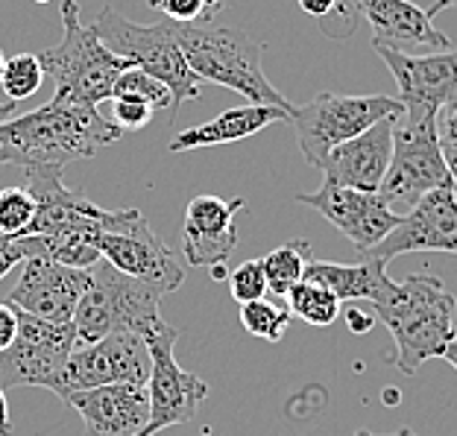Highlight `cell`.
<instances>
[{
	"label": "cell",
	"instance_id": "25",
	"mask_svg": "<svg viewBox=\"0 0 457 436\" xmlns=\"http://www.w3.org/2000/svg\"><path fill=\"white\" fill-rule=\"evenodd\" d=\"M241 325L258 340L278 342L290 328V310L278 308L270 299H255V302L241 305Z\"/></svg>",
	"mask_w": 457,
	"mask_h": 436
},
{
	"label": "cell",
	"instance_id": "18",
	"mask_svg": "<svg viewBox=\"0 0 457 436\" xmlns=\"http://www.w3.org/2000/svg\"><path fill=\"white\" fill-rule=\"evenodd\" d=\"M399 118H384L355 138L337 144L323 161V182L355 191H378L393 155V129Z\"/></svg>",
	"mask_w": 457,
	"mask_h": 436
},
{
	"label": "cell",
	"instance_id": "12",
	"mask_svg": "<svg viewBox=\"0 0 457 436\" xmlns=\"http://www.w3.org/2000/svg\"><path fill=\"white\" fill-rule=\"evenodd\" d=\"M384 65L399 86V103L404 120L437 118L443 106L457 100V50H434L413 56L402 50L376 47Z\"/></svg>",
	"mask_w": 457,
	"mask_h": 436
},
{
	"label": "cell",
	"instance_id": "27",
	"mask_svg": "<svg viewBox=\"0 0 457 436\" xmlns=\"http://www.w3.org/2000/svg\"><path fill=\"white\" fill-rule=\"evenodd\" d=\"M41 79H45V70H41V62L36 53H18L12 59H6L4 74H0V86H4L9 100H27L33 97L41 88Z\"/></svg>",
	"mask_w": 457,
	"mask_h": 436
},
{
	"label": "cell",
	"instance_id": "22",
	"mask_svg": "<svg viewBox=\"0 0 457 436\" xmlns=\"http://www.w3.org/2000/svg\"><path fill=\"white\" fill-rule=\"evenodd\" d=\"M305 278L328 287L340 302H358L367 299L372 302L381 287L387 284V264L381 261H361L358 264H335V261H314L311 258L305 267Z\"/></svg>",
	"mask_w": 457,
	"mask_h": 436
},
{
	"label": "cell",
	"instance_id": "4",
	"mask_svg": "<svg viewBox=\"0 0 457 436\" xmlns=\"http://www.w3.org/2000/svg\"><path fill=\"white\" fill-rule=\"evenodd\" d=\"M65 38L56 47L38 53L41 70L56 82L54 100L79 103V106H100L112 100L114 79L132 68L127 59L114 56L97 38L91 27H82L77 0H62L59 6Z\"/></svg>",
	"mask_w": 457,
	"mask_h": 436
},
{
	"label": "cell",
	"instance_id": "45",
	"mask_svg": "<svg viewBox=\"0 0 457 436\" xmlns=\"http://www.w3.org/2000/svg\"><path fill=\"white\" fill-rule=\"evenodd\" d=\"M200 436H214V433H212V431H203Z\"/></svg>",
	"mask_w": 457,
	"mask_h": 436
},
{
	"label": "cell",
	"instance_id": "14",
	"mask_svg": "<svg viewBox=\"0 0 457 436\" xmlns=\"http://www.w3.org/2000/svg\"><path fill=\"white\" fill-rule=\"evenodd\" d=\"M91 282V269L59 264L54 258H24L18 284L9 290L6 302L21 314L47 323H74L77 305Z\"/></svg>",
	"mask_w": 457,
	"mask_h": 436
},
{
	"label": "cell",
	"instance_id": "7",
	"mask_svg": "<svg viewBox=\"0 0 457 436\" xmlns=\"http://www.w3.org/2000/svg\"><path fill=\"white\" fill-rule=\"evenodd\" d=\"M404 106L399 100L384 95H331L323 91L305 106H294L290 111V123L296 129L299 150H303L305 161L311 168H323L326 155L337 147V144L355 138L363 129L384 118H402Z\"/></svg>",
	"mask_w": 457,
	"mask_h": 436
},
{
	"label": "cell",
	"instance_id": "17",
	"mask_svg": "<svg viewBox=\"0 0 457 436\" xmlns=\"http://www.w3.org/2000/svg\"><path fill=\"white\" fill-rule=\"evenodd\" d=\"M246 209L244 196L220 200L214 193L194 196L185 209L182 252L191 267H217L232 258L237 246L235 217Z\"/></svg>",
	"mask_w": 457,
	"mask_h": 436
},
{
	"label": "cell",
	"instance_id": "37",
	"mask_svg": "<svg viewBox=\"0 0 457 436\" xmlns=\"http://www.w3.org/2000/svg\"><path fill=\"white\" fill-rule=\"evenodd\" d=\"M0 436H12V416H9L6 390H0Z\"/></svg>",
	"mask_w": 457,
	"mask_h": 436
},
{
	"label": "cell",
	"instance_id": "43",
	"mask_svg": "<svg viewBox=\"0 0 457 436\" xmlns=\"http://www.w3.org/2000/svg\"><path fill=\"white\" fill-rule=\"evenodd\" d=\"M209 269H212V278H214V282H223V278H228L226 264H217V267H209Z\"/></svg>",
	"mask_w": 457,
	"mask_h": 436
},
{
	"label": "cell",
	"instance_id": "24",
	"mask_svg": "<svg viewBox=\"0 0 457 436\" xmlns=\"http://www.w3.org/2000/svg\"><path fill=\"white\" fill-rule=\"evenodd\" d=\"M285 299L290 317H299L308 325L326 328L340 317V299L328 287L311 282V278H303L299 284L290 287Z\"/></svg>",
	"mask_w": 457,
	"mask_h": 436
},
{
	"label": "cell",
	"instance_id": "46",
	"mask_svg": "<svg viewBox=\"0 0 457 436\" xmlns=\"http://www.w3.org/2000/svg\"><path fill=\"white\" fill-rule=\"evenodd\" d=\"M36 4H47V0H36Z\"/></svg>",
	"mask_w": 457,
	"mask_h": 436
},
{
	"label": "cell",
	"instance_id": "11",
	"mask_svg": "<svg viewBox=\"0 0 457 436\" xmlns=\"http://www.w3.org/2000/svg\"><path fill=\"white\" fill-rule=\"evenodd\" d=\"M77 349L74 323H47V319L21 314L15 340L0 351V390L45 387L50 390L62 363Z\"/></svg>",
	"mask_w": 457,
	"mask_h": 436
},
{
	"label": "cell",
	"instance_id": "28",
	"mask_svg": "<svg viewBox=\"0 0 457 436\" xmlns=\"http://www.w3.org/2000/svg\"><path fill=\"white\" fill-rule=\"evenodd\" d=\"M112 97H129V100H144L150 103L153 109H170V88L164 86L162 79L150 77L147 70L141 68H127L123 74L114 79Z\"/></svg>",
	"mask_w": 457,
	"mask_h": 436
},
{
	"label": "cell",
	"instance_id": "31",
	"mask_svg": "<svg viewBox=\"0 0 457 436\" xmlns=\"http://www.w3.org/2000/svg\"><path fill=\"white\" fill-rule=\"evenodd\" d=\"M153 106L144 100H129V97H112V123L120 132H135L144 129L153 120Z\"/></svg>",
	"mask_w": 457,
	"mask_h": 436
},
{
	"label": "cell",
	"instance_id": "35",
	"mask_svg": "<svg viewBox=\"0 0 457 436\" xmlns=\"http://www.w3.org/2000/svg\"><path fill=\"white\" fill-rule=\"evenodd\" d=\"M299 6H303V12L314 15V18H326L335 12L337 0H299Z\"/></svg>",
	"mask_w": 457,
	"mask_h": 436
},
{
	"label": "cell",
	"instance_id": "33",
	"mask_svg": "<svg viewBox=\"0 0 457 436\" xmlns=\"http://www.w3.org/2000/svg\"><path fill=\"white\" fill-rule=\"evenodd\" d=\"M437 135H440L443 147L457 150V100L440 109V114H437Z\"/></svg>",
	"mask_w": 457,
	"mask_h": 436
},
{
	"label": "cell",
	"instance_id": "44",
	"mask_svg": "<svg viewBox=\"0 0 457 436\" xmlns=\"http://www.w3.org/2000/svg\"><path fill=\"white\" fill-rule=\"evenodd\" d=\"M4 65H6V56L0 53V74H4Z\"/></svg>",
	"mask_w": 457,
	"mask_h": 436
},
{
	"label": "cell",
	"instance_id": "2",
	"mask_svg": "<svg viewBox=\"0 0 457 436\" xmlns=\"http://www.w3.org/2000/svg\"><path fill=\"white\" fill-rule=\"evenodd\" d=\"M372 308L393 337L390 363L408 378L417 375L425 360L443 358L457 340V299L437 276L411 273L402 282L387 278Z\"/></svg>",
	"mask_w": 457,
	"mask_h": 436
},
{
	"label": "cell",
	"instance_id": "34",
	"mask_svg": "<svg viewBox=\"0 0 457 436\" xmlns=\"http://www.w3.org/2000/svg\"><path fill=\"white\" fill-rule=\"evenodd\" d=\"M18 331V310L9 302H0V351L15 340Z\"/></svg>",
	"mask_w": 457,
	"mask_h": 436
},
{
	"label": "cell",
	"instance_id": "8",
	"mask_svg": "<svg viewBox=\"0 0 457 436\" xmlns=\"http://www.w3.org/2000/svg\"><path fill=\"white\" fill-rule=\"evenodd\" d=\"M437 188H452L449 168H445L443 159V144L437 135V118H399L396 129H393L390 168L378 185L381 200L393 211L402 209L408 214L425 193Z\"/></svg>",
	"mask_w": 457,
	"mask_h": 436
},
{
	"label": "cell",
	"instance_id": "20",
	"mask_svg": "<svg viewBox=\"0 0 457 436\" xmlns=\"http://www.w3.org/2000/svg\"><path fill=\"white\" fill-rule=\"evenodd\" d=\"M361 15L372 27V47H390L411 53V50H449L452 41L434 27L425 9L411 0H355Z\"/></svg>",
	"mask_w": 457,
	"mask_h": 436
},
{
	"label": "cell",
	"instance_id": "23",
	"mask_svg": "<svg viewBox=\"0 0 457 436\" xmlns=\"http://www.w3.org/2000/svg\"><path fill=\"white\" fill-rule=\"evenodd\" d=\"M311 261V243L308 241H287L276 246L273 252L262 258L264 276H267V293L287 296V290L305 278V267Z\"/></svg>",
	"mask_w": 457,
	"mask_h": 436
},
{
	"label": "cell",
	"instance_id": "40",
	"mask_svg": "<svg viewBox=\"0 0 457 436\" xmlns=\"http://www.w3.org/2000/svg\"><path fill=\"white\" fill-rule=\"evenodd\" d=\"M15 111H18V103H15V100H6V103H0V123L12 118Z\"/></svg>",
	"mask_w": 457,
	"mask_h": 436
},
{
	"label": "cell",
	"instance_id": "1",
	"mask_svg": "<svg viewBox=\"0 0 457 436\" xmlns=\"http://www.w3.org/2000/svg\"><path fill=\"white\" fill-rule=\"evenodd\" d=\"M120 138L123 132L95 106L50 100L0 123V164L65 170L71 161H86Z\"/></svg>",
	"mask_w": 457,
	"mask_h": 436
},
{
	"label": "cell",
	"instance_id": "38",
	"mask_svg": "<svg viewBox=\"0 0 457 436\" xmlns=\"http://www.w3.org/2000/svg\"><path fill=\"white\" fill-rule=\"evenodd\" d=\"M443 159H445V168H449L452 191H454V196H457V150H452V147H443Z\"/></svg>",
	"mask_w": 457,
	"mask_h": 436
},
{
	"label": "cell",
	"instance_id": "30",
	"mask_svg": "<svg viewBox=\"0 0 457 436\" xmlns=\"http://www.w3.org/2000/svg\"><path fill=\"white\" fill-rule=\"evenodd\" d=\"M228 293L237 305H246V302H255V299H264L267 296V276H264V267H262V258L255 261H244L235 273H228Z\"/></svg>",
	"mask_w": 457,
	"mask_h": 436
},
{
	"label": "cell",
	"instance_id": "6",
	"mask_svg": "<svg viewBox=\"0 0 457 436\" xmlns=\"http://www.w3.org/2000/svg\"><path fill=\"white\" fill-rule=\"evenodd\" d=\"M162 296V290L120 273L118 267L100 258L91 267V282L74 314L77 346L97 342L114 331H135L147 340L164 323L159 310Z\"/></svg>",
	"mask_w": 457,
	"mask_h": 436
},
{
	"label": "cell",
	"instance_id": "5",
	"mask_svg": "<svg viewBox=\"0 0 457 436\" xmlns=\"http://www.w3.org/2000/svg\"><path fill=\"white\" fill-rule=\"evenodd\" d=\"M91 29L114 56L127 59L132 68L147 70L150 77L162 79L170 88V120H176L182 103L200 100L203 79L194 74L185 59L170 18H162L159 24H132L118 9L103 6Z\"/></svg>",
	"mask_w": 457,
	"mask_h": 436
},
{
	"label": "cell",
	"instance_id": "3",
	"mask_svg": "<svg viewBox=\"0 0 457 436\" xmlns=\"http://www.w3.org/2000/svg\"><path fill=\"white\" fill-rule=\"evenodd\" d=\"M176 24V38L188 65L203 82H217L228 91H237L249 103H267V106L294 109L282 97L273 82L267 79L262 56L264 45L246 33L214 21H200V24Z\"/></svg>",
	"mask_w": 457,
	"mask_h": 436
},
{
	"label": "cell",
	"instance_id": "21",
	"mask_svg": "<svg viewBox=\"0 0 457 436\" xmlns=\"http://www.w3.org/2000/svg\"><path fill=\"white\" fill-rule=\"evenodd\" d=\"M290 111L294 109L267 106V103H249V106L226 109L217 114V118L200 123V127L179 132L168 144V150L188 152V150H200V147H220V144H235V141L253 138V135L273 127L278 120H290Z\"/></svg>",
	"mask_w": 457,
	"mask_h": 436
},
{
	"label": "cell",
	"instance_id": "16",
	"mask_svg": "<svg viewBox=\"0 0 457 436\" xmlns=\"http://www.w3.org/2000/svg\"><path fill=\"white\" fill-rule=\"evenodd\" d=\"M296 200L311 211L323 214L343 237L358 246V252L376 246L402 220V214L393 211L378 191H355L323 182L314 193H299Z\"/></svg>",
	"mask_w": 457,
	"mask_h": 436
},
{
	"label": "cell",
	"instance_id": "32",
	"mask_svg": "<svg viewBox=\"0 0 457 436\" xmlns=\"http://www.w3.org/2000/svg\"><path fill=\"white\" fill-rule=\"evenodd\" d=\"M24 258H27V252H24V241H21V237L0 234V278H4L12 267H18Z\"/></svg>",
	"mask_w": 457,
	"mask_h": 436
},
{
	"label": "cell",
	"instance_id": "10",
	"mask_svg": "<svg viewBox=\"0 0 457 436\" xmlns=\"http://www.w3.org/2000/svg\"><path fill=\"white\" fill-rule=\"evenodd\" d=\"M176 340H179V331L168 323H162V328H155L147 337L150 358H153V369L147 378L150 419L138 436H153L164 428L194 422L200 404L209 396V383L176 363L173 355Z\"/></svg>",
	"mask_w": 457,
	"mask_h": 436
},
{
	"label": "cell",
	"instance_id": "9",
	"mask_svg": "<svg viewBox=\"0 0 457 436\" xmlns=\"http://www.w3.org/2000/svg\"><path fill=\"white\" fill-rule=\"evenodd\" d=\"M153 369L147 340L135 331H114L88 346H77L62 363L59 375L50 392H56L62 401H68L71 392L106 387V383H138L147 387Z\"/></svg>",
	"mask_w": 457,
	"mask_h": 436
},
{
	"label": "cell",
	"instance_id": "13",
	"mask_svg": "<svg viewBox=\"0 0 457 436\" xmlns=\"http://www.w3.org/2000/svg\"><path fill=\"white\" fill-rule=\"evenodd\" d=\"M408 252H449L457 255V196L452 188L425 193L408 214H402L396 228L376 246L363 249V261L390 264Z\"/></svg>",
	"mask_w": 457,
	"mask_h": 436
},
{
	"label": "cell",
	"instance_id": "26",
	"mask_svg": "<svg viewBox=\"0 0 457 436\" xmlns=\"http://www.w3.org/2000/svg\"><path fill=\"white\" fill-rule=\"evenodd\" d=\"M36 196L27 188H4L0 191V234L21 237L29 232V226L36 220Z\"/></svg>",
	"mask_w": 457,
	"mask_h": 436
},
{
	"label": "cell",
	"instance_id": "29",
	"mask_svg": "<svg viewBox=\"0 0 457 436\" xmlns=\"http://www.w3.org/2000/svg\"><path fill=\"white\" fill-rule=\"evenodd\" d=\"M147 6L179 24H200L220 12L226 0H147Z\"/></svg>",
	"mask_w": 457,
	"mask_h": 436
},
{
	"label": "cell",
	"instance_id": "15",
	"mask_svg": "<svg viewBox=\"0 0 457 436\" xmlns=\"http://www.w3.org/2000/svg\"><path fill=\"white\" fill-rule=\"evenodd\" d=\"M97 249L103 261H109L138 282L153 284L164 296L179 290L185 282V267L179 264V258L153 232L144 214L120 232H103L97 237Z\"/></svg>",
	"mask_w": 457,
	"mask_h": 436
},
{
	"label": "cell",
	"instance_id": "39",
	"mask_svg": "<svg viewBox=\"0 0 457 436\" xmlns=\"http://www.w3.org/2000/svg\"><path fill=\"white\" fill-rule=\"evenodd\" d=\"M449 6H457V0H434V6H431L425 15H428V18L434 21V18H437V15L443 12V9H449Z\"/></svg>",
	"mask_w": 457,
	"mask_h": 436
},
{
	"label": "cell",
	"instance_id": "19",
	"mask_svg": "<svg viewBox=\"0 0 457 436\" xmlns=\"http://www.w3.org/2000/svg\"><path fill=\"white\" fill-rule=\"evenodd\" d=\"M65 404L79 413L86 436H138L150 419L147 387L138 383L79 390L71 392Z\"/></svg>",
	"mask_w": 457,
	"mask_h": 436
},
{
	"label": "cell",
	"instance_id": "41",
	"mask_svg": "<svg viewBox=\"0 0 457 436\" xmlns=\"http://www.w3.org/2000/svg\"><path fill=\"white\" fill-rule=\"evenodd\" d=\"M355 436H417L411 428H399V431H393V433H372V431H358Z\"/></svg>",
	"mask_w": 457,
	"mask_h": 436
},
{
	"label": "cell",
	"instance_id": "42",
	"mask_svg": "<svg viewBox=\"0 0 457 436\" xmlns=\"http://www.w3.org/2000/svg\"><path fill=\"white\" fill-rule=\"evenodd\" d=\"M443 360H449V363H452V369H457V340L452 342L449 349L443 351Z\"/></svg>",
	"mask_w": 457,
	"mask_h": 436
},
{
	"label": "cell",
	"instance_id": "36",
	"mask_svg": "<svg viewBox=\"0 0 457 436\" xmlns=\"http://www.w3.org/2000/svg\"><path fill=\"white\" fill-rule=\"evenodd\" d=\"M346 323H349V331H355V334H367V331L372 328V317L363 314V310H358V308H349Z\"/></svg>",
	"mask_w": 457,
	"mask_h": 436
}]
</instances>
